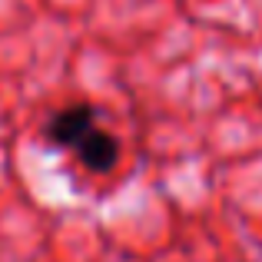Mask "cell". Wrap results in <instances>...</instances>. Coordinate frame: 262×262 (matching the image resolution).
<instances>
[{"label": "cell", "mask_w": 262, "mask_h": 262, "mask_svg": "<svg viewBox=\"0 0 262 262\" xmlns=\"http://www.w3.org/2000/svg\"><path fill=\"white\" fill-rule=\"evenodd\" d=\"M90 129H96V110L90 106V103H77V106H67V110H60L57 116H50L43 136L53 143V146L73 153Z\"/></svg>", "instance_id": "cell-1"}, {"label": "cell", "mask_w": 262, "mask_h": 262, "mask_svg": "<svg viewBox=\"0 0 262 262\" xmlns=\"http://www.w3.org/2000/svg\"><path fill=\"white\" fill-rule=\"evenodd\" d=\"M77 163L90 173H110V169L120 163V140L106 129H90V133L80 140V146L73 149Z\"/></svg>", "instance_id": "cell-2"}]
</instances>
